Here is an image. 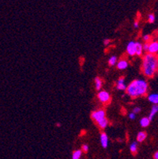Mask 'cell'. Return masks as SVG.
Listing matches in <instances>:
<instances>
[{
  "instance_id": "obj_20",
  "label": "cell",
  "mask_w": 158,
  "mask_h": 159,
  "mask_svg": "<svg viewBox=\"0 0 158 159\" xmlns=\"http://www.w3.org/2000/svg\"><path fill=\"white\" fill-rule=\"evenodd\" d=\"M148 20H149V22L153 23L155 21V16L153 14H149V16H148Z\"/></svg>"
},
{
  "instance_id": "obj_13",
  "label": "cell",
  "mask_w": 158,
  "mask_h": 159,
  "mask_svg": "<svg viewBox=\"0 0 158 159\" xmlns=\"http://www.w3.org/2000/svg\"><path fill=\"white\" fill-rule=\"evenodd\" d=\"M150 124V120L148 117H143L142 119H141L140 120V125L142 127H148Z\"/></svg>"
},
{
  "instance_id": "obj_19",
  "label": "cell",
  "mask_w": 158,
  "mask_h": 159,
  "mask_svg": "<svg viewBox=\"0 0 158 159\" xmlns=\"http://www.w3.org/2000/svg\"><path fill=\"white\" fill-rule=\"evenodd\" d=\"M116 63H117V57L116 56H111L109 58L108 64L110 66H114V65H116Z\"/></svg>"
},
{
  "instance_id": "obj_21",
  "label": "cell",
  "mask_w": 158,
  "mask_h": 159,
  "mask_svg": "<svg viewBox=\"0 0 158 159\" xmlns=\"http://www.w3.org/2000/svg\"><path fill=\"white\" fill-rule=\"evenodd\" d=\"M89 150V146L87 144H84L81 146V151H83L85 153H87Z\"/></svg>"
},
{
  "instance_id": "obj_14",
  "label": "cell",
  "mask_w": 158,
  "mask_h": 159,
  "mask_svg": "<svg viewBox=\"0 0 158 159\" xmlns=\"http://www.w3.org/2000/svg\"><path fill=\"white\" fill-rule=\"evenodd\" d=\"M94 81H95V86H96V89H97V90H100V89H101L102 84H103L101 78H99V77H97V78H95Z\"/></svg>"
},
{
  "instance_id": "obj_6",
  "label": "cell",
  "mask_w": 158,
  "mask_h": 159,
  "mask_svg": "<svg viewBox=\"0 0 158 159\" xmlns=\"http://www.w3.org/2000/svg\"><path fill=\"white\" fill-rule=\"evenodd\" d=\"M148 52L149 54H153L156 55V53L158 52V42L157 41H153L149 44V50Z\"/></svg>"
},
{
  "instance_id": "obj_5",
  "label": "cell",
  "mask_w": 158,
  "mask_h": 159,
  "mask_svg": "<svg viewBox=\"0 0 158 159\" xmlns=\"http://www.w3.org/2000/svg\"><path fill=\"white\" fill-rule=\"evenodd\" d=\"M126 52L129 56H133L136 54V42L134 41H130L128 43L126 46Z\"/></svg>"
},
{
  "instance_id": "obj_24",
  "label": "cell",
  "mask_w": 158,
  "mask_h": 159,
  "mask_svg": "<svg viewBox=\"0 0 158 159\" xmlns=\"http://www.w3.org/2000/svg\"><path fill=\"white\" fill-rule=\"evenodd\" d=\"M143 40H144L145 42H149V40H150V36L149 35H145L143 36Z\"/></svg>"
},
{
  "instance_id": "obj_1",
  "label": "cell",
  "mask_w": 158,
  "mask_h": 159,
  "mask_svg": "<svg viewBox=\"0 0 158 159\" xmlns=\"http://www.w3.org/2000/svg\"><path fill=\"white\" fill-rule=\"evenodd\" d=\"M141 71L145 76L153 77L158 71V56L157 55L147 53L143 57Z\"/></svg>"
},
{
  "instance_id": "obj_28",
  "label": "cell",
  "mask_w": 158,
  "mask_h": 159,
  "mask_svg": "<svg viewBox=\"0 0 158 159\" xmlns=\"http://www.w3.org/2000/svg\"><path fill=\"white\" fill-rule=\"evenodd\" d=\"M134 28H138V21H135V22L134 23Z\"/></svg>"
},
{
  "instance_id": "obj_7",
  "label": "cell",
  "mask_w": 158,
  "mask_h": 159,
  "mask_svg": "<svg viewBox=\"0 0 158 159\" xmlns=\"http://www.w3.org/2000/svg\"><path fill=\"white\" fill-rule=\"evenodd\" d=\"M100 142H101L102 147L103 148H107L108 145V137L106 133L103 132L100 134Z\"/></svg>"
},
{
  "instance_id": "obj_23",
  "label": "cell",
  "mask_w": 158,
  "mask_h": 159,
  "mask_svg": "<svg viewBox=\"0 0 158 159\" xmlns=\"http://www.w3.org/2000/svg\"><path fill=\"white\" fill-rule=\"evenodd\" d=\"M128 117H129V118H130V120H134L135 117H136V114H134V113H130Z\"/></svg>"
},
{
  "instance_id": "obj_11",
  "label": "cell",
  "mask_w": 158,
  "mask_h": 159,
  "mask_svg": "<svg viewBox=\"0 0 158 159\" xmlns=\"http://www.w3.org/2000/svg\"><path fill=\"white\" fill-rule=\"evenodd\" d=\"M148 100L153 105H158V93H152L149 95Z\"/></svg>"
},
{
  "instance_id": "obj_25",
  "label": "cell",
  "mask_w": 158,
  "mask_h": 159,
  "mask_svg": "<svg viewBox=\"0 0 158 159\" xmlns=\"http://www.w3.org/2000/svg\"><path fill=\"white\" fill-rule=\"evenodd\" d=\"M148 50H149V44L145 43V44H143V51L148 52Z\"/></svg>"
},
{
  "instance_id": "obj_15",
  "label": "cell",
  "mask_w": 158,
  "mask_h": 159,
  "mask_svg": "<svg viewBox=\"0 0 158 159\" xmlns=\"http://www.w3.org/2000/svg\"><path fill=\"white\" fill-rule=\"evenodd\" d=\"M143 52V45L139 42H136V55L141 56Z\"/></svg>"
},
{
  "instance_id": "obj_17",
  "label": "cell",
  "mask_w": 158,
  "mask_h": 159,
  "mask_svg": "<svg viewBox=\"0 0 158 159\" xmlns=\"http://www.w3.org/2000/svg\"><path fill=\"white\" fill-rule=\"evenodd\" d=\"M97 124H98V126L100 128H101V129H104V128L107 127L108 124V120H107L106 118H104V120H102L101 121H100Z\"/></svg>"
},
{
  "instance_id": "obj_12",
  "label": "cell",
  "mask_w": 158,
  "mask_h": 159,
  "mask_svg": "<svg viewBox=\"0 0 158 159\" xmlns=\"http://www.w3.org/2000/svg\"><path fill=\"white\" fill-rule=\"evenodd\" d=\"M146 136H147V134L144 131H140V132H138L137 134V141L138 142H142L144 141L145 139L146 138Z\"/></svg>"
},
{
  "instance_id": "obj_2",
  "label": "cell",
  "mask_w": 158,
  "mask_h": 159,
  "mask_svg": "<svg viewBox=\"0 0 158 159\" xmlns=\"http://www.w3.org/2000/svg\"><path fill=\"white\" fill-rule=\"evenodd\" d=\"M147 90L148 83L143 79L134 80L126 86V93L133 98L145 95Z\"/></svg>"
},
{
  "instance_id": "obj_4",
  "label": "cell",
  "mask_w": 158,
  "mask_h": 159,
  "mask_svg": "<svg viewBox=\"0 0 158 159\" xmlns=\"http://www.w3.org/2000/svg\"><path fill=\"white\" fill-rule=\"evenodd\" d=\"M98 99L103 104H107V103L110 102V101H111V96H110L108 92H107L105 90H102V91L99 92Z\"/></svg>"
},
{
  "instance_id": "obj_9",
  "label": "cell",
  "mask_w": 158,
  "mask_h": 159,
  "mask_svg": "<svg viewBox=\"0 0 158 159\" xmlns=\"http://www.w3.org/2000/svg\"><path fill=\"white\" fill-rule=\"evenodd\" d=\"M116 88L120 89V90H126V86L124 83V78L123 77L119 78V80L117 81V87Z\"/></svg>"
},
{
  "instance_id": "obj_8",
  "label": "cell",
  "mask_w": 158,
  "mask_h": 159,
  "mask_svg": "<svg viewBox=\"0 0 158 159\" xmlns=\"http://www.w3.org/2000/svg\"><path fill=\"white\" fill-rule=\"evenodd\" d=\"M158 113V105H153V106L152 107L151 110H150V113H149V119L151 121L153 117L156 116V114Z\"/></svg>"
},
{
  "instance_id": "obj_27",
  "label": "cell",
  "mask_w": 158,
  "mask_h": 159,
  "mask_svg": "<svg viewBox=\"0 0 158 159\" xmlns=\"http://www.w3.org/2000/svg\"><path fill=\"white\" fill-rule=\"evenodd\" d=\"M153 158L154 159H158V151L154 153V154H153Z\"/></svg>"
},
{
  "instance_id": "obj_26",
  "label": "cell",
  "mask_w": 158,
  "mask_h": 159,
  "mask_svg": "<svg viewBox=\"0 0 158 159\" xmlns=\"http://www.w3.org/2000/svg\"><path fill=\"white\" fill-rule=\"evenodd\" d=\"M110 42H111V40H110L105 39L104 40V45H108Z\"/></svg>"
},
{
  "instance_id": "obj_3",
  "label": "cell",
  "mask_w": 158,
  "mask_h": 159,
  "mask_svg": "<svg viewBox=\"0 0 158 159\" xmlns=\"http://www.w3.org/2000/svg\"><path fill=\"white\" fill-rule=\"evenodd\" d=\"M105 111L104 109H99L97 111H93L91 114V117L93 120H94L97 124H98L100 121L104 120L105 117Z\"/></svg>"
},
{
  "instance_id": "obj_10",
  "label": "cell",
  "mask_w": 158,
  "mask_h": 159,
  "mask_svg": "<svg viewBox=\"0 0 158 159\" xmlns=\"http://www.w3.org/2000/svg\"><path fill=\"white\" fill-rule=\"evenodd\" d=\"M128 67V63L126 60H120L117 64V68L119 70H124Z\"/></svg>"
},
{
  "instance_id": "obj_18",
  "label": "cell",
  "mask_w": 158,
  "mask_h": 159,
  "mask_svg": "<svg viewBox=\"0 0 158 159\" xmlns=\"http://www.w3.org/2000/svg\"><path fill=\"white\" fill-rule=\"evenodd\" d=\"M130 150L132 154H136L138 150V143L136 142H133L130 146Z\"/></svg>"
},
{
  "instance_id": "obj_22",
  "label": "cell",
  "mask_w": 158,
  "mask_h": 159,
  "mask_svg": "<svg viewBox=\"0 0 158 159\" xmlns=\"http://www.w3.org/2000/svg\"><path fill=\"white\" fill-rule=\"evenodd\" d=\"M140 112H141V108H139V107H135V108L133 109V112H132V113H134V114H137V113H139Z\"/></svg>"
},
{
  "instance_id": "obj_16",
  "label": "cell",
  "mask_w": 158,
  "mask_h": 159,
  "mask_svg": "<svg viewBox=\"0 0 158 159\" xmlns=\"http://www.w3.org/2000/svg\"><path fill=\"white\" fill-rule=\"evenodd\" d=\"M82 154L81 150H76L72 154V159H80Z\"/></svg>"
}]
</instances>
